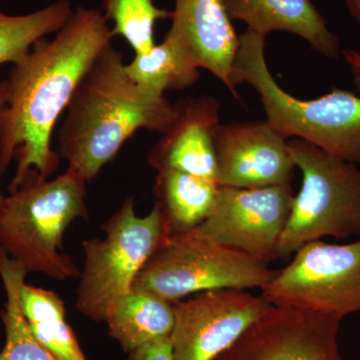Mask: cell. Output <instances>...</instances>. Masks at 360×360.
I'll return each instance as SVG.
<instances>
[{"instance_id":"cell-9","label":"cell","mask_w":360,"mask_h":360,"mask_svg":"<svg viewBox=\"0 0 360 360\" xmlns=\"http://www.w3.org/2000/svg\"><path fill=\"white\" fill-rule=\"evenodd\" d=\"M293 198L290 184L262 188L219 186L212 214L191 232L269 264L278 259L279 241Z\"/></svg>"},{"instance_id":"cell-16","label":"cell","mask_w":360,"mask_h":360,"mask_svg":"<svg viewBox=\"0 0 360 360\" xmlns=\"http://www.w3.org/2000/svg\"><path fill=\"white\" fill-rule=\"evenodd\" d=\"M219 186L213 180L174 169L158 170L155 186L170 236L187 233L212 214Z\"/></svg>"},{"instance_id":"cell-23","label":"cell","mask_w":360,"mask_h":360,"mask_svg":"<svg viewBox=\"0 0 360 360\" xmlns=\"http://www.w3.org/2000/svg\"><path fill=\"white\" fill-rule=\"evenodd\" d=\"M129 360H174L172 338H156L130 352Z\"/></svg>"},{"instance_id":"cell-12","label":"cell","mask_w":360,"mask_h":360,"mask_svg":"<svg viewBox=\"0 0 360 360\" xmlns=\"http://www.w3.org/2000/svg\"><path fill=\"white\" fill-rule=\"evenodd\" d=\"M213 139L219 186L262 188L290 184L295 165L288 139L269 122L217 124Z\"/></svg>"},{"instance_id":"cell-8","label":"cell","mask_w":360,"mask_h":360,"mask_svg":"<svg viewBox=\"0 0 360 360\" xmlns=\"http://www.w3.org/2000/svg\"><path fill=\"white\" fill-rule=\"evenodd\" d=\"M295 255L262 290L270 304L341 317L360 312V238L311 241Z\"/></svg>"},{"instance_id":"cell-14","label":"cell","mask_w":360,"mask_h":360,"mask_svg":"<svg viewBox=\"0 0 360 360\" xmlns=\"http://www.w3.org/2000/svg\"><path fill=\"white\" fill-rule=\"evenodd\" d=\"M220 101L212 96L187 97L174 104V120L153 146L148 162L155 169H174L217 182L214 129Z\"/></svg>"},{"instance_id":"cell-20","label":"cell","mask_w":360,"mask_h":360,"mask_svg":"<svg viewBox=\"0 0 360 360\" xmlns=\"http://www.w3.org/2000/svg\"><path fill=\"white\" fill-rule=\"evenodd\" d=\"M125 70L137 86L155 96L181 90L200 79V71L167 37L143 53H135Z\"/></svg>"},{"instance_id":"cell-3","label":"cell","mask_w":360,"mask_h":360,"mask_svg":"<svg viewBox=\"0 0 360 360\" xmlns=\"http://www.w3.org/2000/svg\"><path fill=\"white\" fill-rule=\"evenodd\" d=\"M264 47L265 37L259 33L248 30L239 37L232 85L248 84L257 90L266 122L286 139H302L328 155L360 165V96L333 87L319 98H296L272 77Z\"/></svg>"},{"instance_id":"cell-10","label":"cell","mask_w":360,"mask_h":360,"mask_svg":"<svg viewBox=\"0 0 360 360\" xmlns=\"http://www.w3.org/2000/svg\"><path fill=\"white\" fill-rule=\"evenodd\" d=\"M248 290L203 291L174 303V360H213L231 347L271 307Z\"/></svg>"},{"instance_id":"cell-18","label":"cell","mask_w":360,"mask_h":360,"mask_svg":"<svg viewBox=\"0 0 360 360\" xmlns=\"http://www.w3.org/2000/svg\"><path fill=\"white\" fill-rule=\"evenodd\" d=\"M21 309L34 338L59 360H86L66 321L63 300L52 290L22 283Z\"/></svg>"},{"instance_id":"cell-2","label":"cell","mask_w":360,"mask_h":360,"mask_svg":"<svg viewBox=\"0 0 360 360\" xmlns=\"http://www.w3.org/2000/svg\"><path fill=\"white\" fill-rule=\"evenodd\" d=\"M66 110L58 153L68 169L86 182L115 160L137 130L163 134L174 115L167 97L148 94L130 79L122 52L111 44L85 71Z\"/></svg>"},{"instance_id":"cell-4","label":"cell","mask_w":360,"mask_h":360,"mask_svg":"<svg viewBox=\"0 0 360 360\" xmlns=\"http://www.w3.org/2000/svg\"><path fill=\"white\" fill-rule=\"evenodd\" d=\"M87 182L68 169L58 179L28 184L4 198L0 210V246L27 272L63 281L80 276L63 251L66 229L89 219Z\"/></svg>"},{"instance_id":"cell-13","label":"cell","mask_w":360,"mask_h":360,"mask_svg":"<svg viewBox=\"0 0 360 360\" xmlns=\"http://www.w3.org/2000/svg\"><path fill=\"white\" fill-rule=\"evenodd\" d=\"M172 25L165 35L198 70L219 78L238 98L231 75L239 37L224 0H175Z\"/></svg>"},{"instance_id":"cell-6","label":"cell","mask_w":360,"mask_h":360,"mask_svg":"<svg viewBox=\"0 0 360 360\" xmlns=\"http://www.w3.org/2000/svg\"><path fill=\"white\" fill-rule=\"evenodd\" d=\"M105 236L84 243L77 309L96 322H105L111 309L134 288L135 278L170 236L160 206L146 217L135 212L134 198L103 225Z\"/></svg>"},{"instance_id":"cell-21","label":"cell","mask_w":360,"mask_h":360,"mask_svg":"<svg viewBox=\"0 0 360 360\" xmlns=\"http://www.w3.org/2000/svg\"><path fill=\"white\" fill-rule=\"evenodd\" d=\"M72 13L68 0H58L25 15L0 13V65H15L25 59L35 42L58 32Z\"/></svg>"},{"instance_id":"cell-24","label":"cell","mask_w":360,"mask_h":360,"mask_svg":"<svg viewBox=\"0 0 360 360\" xmlns=\"http://www.w3.org/2000/svg\"><path fill=\"white\" fill-rule=\"evenodd\" d=\"M342 56L347 60V65H349L355 89H356L357 94L360 96V51L347 49V51H342Z\"/></svg>"},{"instance_id":"cell-11","label":"cell","mask_w":360,"mask_h":360,"mask_svg":"<svg viewBox=\"0 0 360 360\" xmlns=\"http://www.w3.org/2000/svg\"><path fill=\"white\" fill-rule=\"evenodd\" d=\"M340 315L271 307L213 360H345Z\"/></svg>"},{"instance_id":"cell-19","label":"cell","mask_w":360,"mask_h":360,"mask_svg":"<svg viewBox=\"0 0 360 360\" xmlns=\"http://www.w3.org/2000/svg\"><path fill=\"white\" fill-rule=\"evenodd\" d=\"M27 272L0 246V276L6 302L1 311L6 342L0 360H59L32 335L22 309L20 290Z\"/></svg>"},{"instance_id":"cell-25","label":"cell","mask_w":360,"mask_h":360,"mask_svg":"<svg viewBox=\"0 0 360 360\" xmlns=\"http://www.w3.org/2000/svg\"><path fill=\"white\" fill-rule=\"evenodd\" d=\"M350 15L360 26V0H345Z\"/></svg>"},{"instance_id":"cell-5","label":"cell","mask_w":360,"mask_h":360,"mask_svg":"<svg viewBox=\"0 0 360 360\" xmlns=\"http://www.w3.org/2000/svg\"><path fill=\"white\" fill-rule=\"evenodd\" d=\"M288 148L302 174L278 245L285 259L311 241L326 236L360 238V169L309 142L295 139Z\"/></svg>"},{"instance_id":"cell-26","label":"cell","mask_w":360,"mask_h":360,"mask_svg":"<svg viewBox=\"0 0 360 360\" xmlns=\"http://www.w3.org/2000/svg\"><path fill=\"white\" fill-rule=\"evenodd\" d=\"M7 90H8L7 80H2V82H0V110H1L2 106L6 103ZM1 174L2 172L1 169H0V175ZM4 198H6L2 195L1 191H0V210H1V206L4 205Z\"/></svg>"},{"instance_id":"cell-7","label":"cell","mask_w":360,"mask_h":360,"mask_svg":"<svg viewBox=\"0 0 360 360\" xmlns=\"http://www.w3.org/2000/svg\"><path fill=\"white\" fill-rule=\"evenodd\" d=\"M276 274L266 262L189 231L168 236L141 270L132 288L176 302L203 291L262 290Z\"/></svg>"},{"instance_id":"cell-22","label":"cell","mask_w":360,"mask_h":360,"mask_svg":"<svg viewBox=\"0 0 360 360\" xmlns=\"http://www.w3.org/2000/svg\"><path fill=\"white\" fill-rule=\"evenodd\" d=\"M103 15L113 22L112 37L120 35L135 53L153 49L156 21L172 18V11L158 8L155 0H103Z\"/></svg>"},{"instance_id":"cell-15","label":"cell","mask_w":360,"mask_h":360,"mask_svg":"<svg viewBox=\"0 0 360 360\" xmlns=\"http://www.w3.org/2000/svg\"><path fill=\"white\" fill-rule=\"evenodd\" d=\"M231 20H241L251 32L266 37L285 32L307 40L315 51L330 59L342 56L340 39L310 0H224Z\"/></svg>"},{"instance_id":"cell-17","label":"cell","mask_w":360,"mask_h":360,"mask_svg":"<svg viewBox=\"0 0 360 360\" xmlns=\"http://www.w3.org/2000/svg\"><path fill=\"white\" fill-rule=\"evenodd\" d=\"M174 303L148 292L134 290L120 300L106 319L110 338L125 354L156 338L172 335Z\"/></svg>"},{"instance_id":"cell-1","label":"cell","mask_w":360,"mask_h":360,"mask_svg":"<svg viewBox=\"0 0 360 360\" xmlns=\"http://www.w3.org/2000/svg\"><path fill=\"white\" fill-rule=\"evenodd\" d=\"M112 37L103 13L77 6L56 39H39L14 65L6 79V103L0 110L2 174L16 162L11 193L46 181L58 170L52 130L85 71Z\"/></svg>"}]
</instances>
